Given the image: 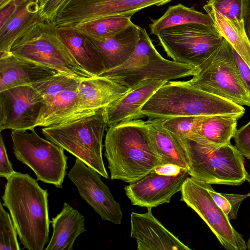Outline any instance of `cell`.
Masks as SVG:
<instances>
[{"label":"cell","instance_id":"6da1fadb","mask_svg":"<svg viewBox=\"0 0 250 250\" xmlns=\"http://www.w3.org/2000/svg\"><path fill=\"white\" fill-rule=\"evenodd\" d=\"M6 180L2 205L10 212L21 244L29 250H43L49 242L51 222L47 189L28 173L15 171Z\"/></svg>","mask_w":250,"mask_h":250},{"label":"cell","instance_id":"7a4b0ae2","mask_svg":"<svg viewBox=\"0 0 250 250\" xmlns=\"http://www.w3.org/2000/svg\"><path fill=\"white\" fill-rule=\"evenodd\" d=\"M104 147L112 180L130 183L165 165L151 141L146 121L141 119L109 127Z\"/></svg>","mask_w":250,"mask_h":250},{"label":"cell","instance_id":"3957f363","mask_svg":"<svg viewBox=\"0 0 250 250\" xmlns=\"http://www.w3.org/2000/svg\"><path fill=\"white\" fill-rule=\"evenodd\" d=\"M148 119L177 116L231 115L241 118L243 106L197 88L188 81H168L151 96L141 110Z\"/></svg>","mask_w":250,"mask_h":250},{"label":"cell","instance_id":"277c9868","mask_svg":"<svg viewBox=\"0 0 250 250\" xmlns=\"http://www.w3.org/2000/svg\"><path fill=\"white\" fill-rule=\"evenodd\" d=\"M107 127L104 107L78 119L44 127L42 133L46 139L108 179L102 156L103 139Z\"/></svg>","mask_w":250,"mask_h":250},{"label":"cell","instance_id":"5b68a950","mask_svg":"<svg viewBox=\"0 0 250 250\" xmlns=\"http://www.w3.org/2000/svg\"><path fill=\"white\" fill-rule=\"evenodd\" d=\"M190 176L210 184L239 186L246 180L244 158L231 144L215 146L193 136L179 138Z\"/></svg>","mask_w":250,"mask_h":250},{"label":"cell","instance_id":"8992f818","mask_svg":"<svg viewBox=\"0 0 250 250\" xmlns=\"http://www.w3.org/2000/svg\"><path fill=\"white\" fill-rule=\"evenodd\" d=\"M11 52L79 80L93 77L77 63L51 22L41 20L32 26L15 41Z\"/></svg>","mask_w":250,"mask_h":250},{"label":"cell","instance_id":"52a82bcc","mask_svg":"<svg viewBox=\"0 0 250 250\" xmlns=\"http://www.w3.org/2000/svg\"><path fill=\"white\" fill-rule=\"evenodd\" d=\"M197 67L196 73L188 81L192 85L237 104L250 106V89L241 78L232 47L225 39Z\"/></svg>","mask_w":250,"mask_h":250},{"label":"cell","instance_id":"ba28073f","mask_svg":"<svg viewBox=\"0 0 250 250\" xmlns=\"http://www.w3.org/2000/svg\"><path fill=\"white\" fill-rule=\"evenodd\" d=\"M30 131H11L15 157L33 171L37 180L62 188L68 168L64 149L40 137L34 129Z\"/></svg>","mask_w":250,"mask_h":250},{"label":"cell","instance_id":"9c48e42d","mask_svg":"<svg viewBox=\"0 0 250 250\" xmlns=\"http://www.w3.org/2000/svg\"><path fill=\"white\" fill-rule=\"evenodd\" d=\"M173 61L198 67L223 40L215 27L189 23L166 28L156 36Z\"/></svg>","mask_w":250,"mask_h":250},{"label":"cell","instance_id":"30bf717a","mask_svg":"<svg viewBox=\"0 0 250 250\" xmlns=\"http://www.w3.org/2000/svg\"><path fill=\"white\" fill-rule=\"evenodd\" d=\"M181 200L194 210L205 221L227 250H246L242 235L231 226L226 215L216 205L204 182L191 176L183 183Z\"/></svg>","mask_w":250,"mask_h":250},{"label":"cell","instance_id":"8fae6325","mask_svg":"<svg viewBox=\"0 0 250 250\" xmlns=\"http://www.w3.org/2000/svg\"><path fill=\"white\" fill-rule=\"evenodd\" d=\"M188 175L186 169L165 164L129 183L124 189L133 205L152 208L168 203L172 196L181 190Z\"/></svg>","mask_w":250,"mask_h":250},{"label":"cell","instance_id":"7c38bea8","mask_svg":"<svg viewBox=\"0 0 250 250\" xmlns=\"http://www.w3.org/2000/svg\"><path fill=\"white\" fill-rule=\"evenodd\" d=\"M81 80L58 73L31 85L43 98L37 127L57 125L74 113L78 103Z\"/></svg>","mask_w":250,"mask_h":250},{"label":"cell","instance_id":"4fadbf2b","mask_svg":"<svg viewBox=\"0 0 250 250\" xmlns=\"http://www.w3.org/2000/svg\"><path fill=\"white\" fill-rule=\"evenodd\" d=\"M173 0H66L53 23L56 27L75 26L95 19L132 16L148 7L165 5Z\"/></svg>","mask_w":250,"mask_h":250},{"label":"cell","instance_id":"5bb4252c","mask_svg":"<svg viewBox=\"0 0 250 250\" xmlns=\"http://www.w3.org/2000/svg\"><path fill=\"white\" fill-rule=\"evenodd\" d=\"M42 104V96L31 85L0 91V131L34 129Z\"/></svg>","mask_w":250,"mask_h":250},{"label":"cell","instance_id":"9a60e30c","mask_svg":"<svg viewBox=\"0 0 250 250\" xmlns=\"http://www.w3.org/2000/svg\"><path fill=\"white\" fill-rule=\"evenodd\" d=\"M81 198L101 216L103 220L120 224L123 213L119 203L96 171L77 158L68 173Z\"/></svg>","mask_w":250,"mask_h":250},{"label":"cell","instance_id":"2e32d148","mask_svg":"<svg viewBox=\"0 0 250 250\" xmlns=\"http://www.w3.org/2000/svg\"><path fill=\"white\" fill-rule=\"evenodd\" d=\"M197 70L196 66L167 60L160 54L138 67L124 70L111 69L99 76L108 78L130 88L143 80L168 82L193 76Z\"/></svg>","mask_w":250,"mask_h":250},{"label":"cell","instance_id":"e0dca14e","mask_svg":"<svg viewBox=\"0 0 250 250\" xmlns=\"http://www.w3.org/2000/svg\"><path fill=\"white\" fill-rule=\"evenodd\" d=\"M129 89L100 76L82 80L79 85L77 107L70 116L61 122L78 119L104 108L122 97Z\"/></svg>","mask_w":250,"mask_h":250},{"label":"cell","instance_id":"ac0fdd59","mask_svg":"<svg viewBox=\"0 0 250 250\" xmlns=\"http://www.w3.org/2000/svg\"><path fill=\"white\" fill-rule=\"evenodd\" d=\"M131 213L130 237L137 240L138 250H190L168 230L152 214Z\"/></svg>","mask_w":250,"mask_h":250},{"label":"cell","instance_id":"d6986e66","mask_svg":"<svg viewBox=\"0 0 250 250\" xmlns=\"http://www.w3.org/2000/svg\"><path fill=\"white\" fill-rule=\"evenodd\" d=\"M167 82L145 80L130 88L122 97L105 107L107 127L144 118L142 108L155 91Z\"/></svg>","mask_w":250,"mask_h":250},{"label":"cell","instance_id":"ffe728a7","mask_svg":"<svg viewBox=\"0 0 250 250\" xmlns=\"http://www.w3.org/2000/svg\"><path fill=\"white\" fill-rule=\"evenodd\" d=\"M59 73L10 53L0 55V92L21 85H32Z\"/></svg>","mask_w":250,"mask_h":250},{"label":"cell","instance_id":"44dd1931","mask_svg":"<svg viewBox=\"0 0 250 250\" xmlns=\"http://www.w3.org/2000/svg\"><path fill=\"white\" fill-rule=\"evenodd\" d=\"M57 35L77 63L93 76L105 70L104 59L89 39L75 26L56 27Z\"/></svg>","mask_w":250,"mask_h":250},{"label":"cell","instance_id":"7402d4cb","mask_svg":"<svg viewBox=\"0 0 250 250\" xmlns=\"http://www.w3.org/2000/svg\"><path fill=\"white\" fill-rule=\"evenodd\" d=\"M140 29V26L132 22L111 36L99 39L87 37L100 52L105 70L119 67L129 59L139 41Z\"/></svg>","mask_w":250,"mask_h":250},{"label":"cell","instance_id":"603a6c76","mask_svg":"<svg viewBox=\"0 0 250 250\" xmlns=\"http://www.w3.org/2000/svg\"><path fill=\"white\" fill-rule=\"evenodd\" d=\"M51 223L53 233L45 250H73L76 238L86 231L84 216L66 203Z\"/></svg>","mask_w":250,"mask_h":250},{"label":"cell","instance_id":"cb8c5ba5","mask_svg":"<svg viewBox=\"0 0 250 250\" xmlns=\"http://www.w3.org/2000/svg\"><path fill=\"white\" fill-rule=\"evenodd\" d=\"M39 0H25L0 28V55L11 52L15 41L42 20Z\"/></svg>","mask_w":250,"mask_h":250},{"label":"cell","instance_id":"d4e9b609","mask_svg":"<svg viewBox=\"0 0 250 250\" xmlns=\"http://www.w3.org/2000/svg\"><path fill=\"white\" fill-rule=\"evenodd\" d=\"M146 121L151 141L164 164L175 165L188 171L187 153L179 138L165 128L161 120Z\"/></svg>","mask_w":250,"mask_h":250},{"label":"cell","instance_id":"484cf974","mask_svg":"<svg viewBox=\"0 0 250 250\" xmlns=\"http://www.w3.org/2000/svg\"><path fill=\"white\" fill-rule=\"evenodd\" d=\"M238 116L217 115L203 116L193 136L208 144L220 146L231 144L237 130Z\"/></svg>","mask_w":250,"mask_h":250},{"label":"cell","instance_id":"4316f807","mask_svg":"<svg viewBox=\"0 0 250 250\" xmlns=\"http://www.w3.org/2000/svg\"><path fill=\"white\" fill-rule=\"evenodd\" d=\"M211 18L215 28L250 68V41L243 21L229 20L218 13L211 6L203 7Z\"/></svg>","mask_w":250,"mask_h":250},{"label":"cell","instance_id":"83f0119b","mask_svg":"<svg viewBox=\"0 0 250 250\" xmlns=\"http://www.w3.org/2000/svg\"><path fill=\"white\" fill-rule=\"evenodd\" d=\"M198 23L215 27L214 23L208 14L196 10L182 4L170 6L160 18L151 19L149 24L150 33L156 36L163 30L175 26Z\"/></svg>","mask_w":250,"mask_h":250},{"label":"cell","instance_id":"f1b7e54d","mask_svg":"<svg viewBox=\"0 0 250 250\" xmlns=\"http://www.w3.org/2000/svg\"><path fill=\"white\" fill-rule=\"evenodd\" d=\"M131 16L106 17L87 21L75 26L88 37L99 39L113 36L129 25Z\"/></svg>","mask_w":250,"mask_h":250},{"label":"cell","instance_id":"f546056e","mask_svg":"<svg viewBox=\"0 0 250 250\" xmlns=\"http://www.w3.org/2000/svg\"><path fill=\"white\" fill-rule=\"evenodd\" d=\"M159 54L146 29L141 27L139 41L133 54L123 65L113 69L124 70L138 67Z\"/></svg>","mask_w":250,"mask_h":250},{"label":"cell","instance_id":"4dcf8cb0","mask_svg":"<svg viewBox=\"0 0 250 250\" xmlns=\"http://www.w3.org/2000/svg\"><path fill=\"white\" fill-rule=\"evenodd\" d=\"M204 184L208 193L228 219L229 221L236 219L241 204L250 196V192L245 194L221 193L215 191L211 184L205 182Z\"/></svg>","mask_w":250,"mask_h":250},{"label":"cell","instance_id":"1f68e13d","mask_svg":"<svg viewBox=\"0 0 250 250\" xmlns=\"http://www.w3.org/2000/svg\"><path fill=\"white\" fill-rule=\"evenodd\" d=\"M18 233L10 215L0 202V250H20Z\"/></svg>","mask_w":250,"mask_h":250},{"label":"cell","instance_id":"d6a6232c","mask_svg":"<svg viewBox=\"0 0 250 250\" xmlns=\"http://www.w3.org/2000/svg\"><path fill=\"white\" fill-rule=\"evenodd\" d=\"M203 116H177L161 120L163 126L178 137L193 134Z\"/></svg>","mask_w":250,"mask_h":250},{"label":"cell","instance_id":"836d02e7","mask_svg":"<svg viewBox=\"0 0 250 250\" xmlns=\"http://www.w3.org/2000/svg\"><path fill=\"white\" fill-rule=\"evenodd\" d=\"M207 4L229 20L243 21V0H207Z\"/></svg>","mask_w":250,"mask_h":250},{"label":"cell","instance_id":"e575fe53","mask_svg":"<svg viewBox=\"0 0 250 250\" xmlns=\"http://www.w3.org/2000/svg\"><path fill=\"white\" fill-rule=\"evenodd\" d=\"M233 139L235 146L244 156L250 160V121L237 129Z\"/></svg>","mask_w":250,"mask_h":250},{"label":"cell","instance_id":"d590c367","mask_svg":"<svg viewBox=\"0 0 250 250\" xmlns=\"http://www.w3.org/2000/svg\"><path fill=\"white\" fill-rule=\"evenodd\" d=\"M66 0H42L40 2V17L42 21L53 22Z\"/></svg>","mask_w":250,"mask_h":250},{"label":"cell","instance_id":"8d00e7d4","mask_svg":"<svg viewBox=\"0 0 250 250\" xmlns=\"http://www.w3.org/2000/svg\"><path fill=\"white\" fill-rule=\"evenodd\" d=\"M0 176L6 179L15 171L8 159L1 134L0 136Z\"/></svg>","mask_w":250,"mask_h":250},{"label":"cell","instance_id":"74e56055","mask_svg":"<svg viewBox=\"0 0 250 250\" xmlns=\"http://www.w3.org/2000/svg\"><path fill=\"white\" fill-rule=\"evenodd\" d=\"M25 0H13L0 8V28L4 25Z\"/></svg>","mask_w":250,"mask_h":250},{"label":"cell","instance_id":"f35d334b","mask_svg":"<svg viewBox=\"0 0 250 250\" xmlns=\"http://www.w3.org/2000/svg\"><path fill=\"white\" fill-rule=\"evenodd\" d=\"M232 50L235 62L241 78L250 89V68L232 48Z\"/></svg>","mask_w":250,"mask_h":250},{"label":"cell","instance_id":"ab89813d","mask_svg":"<svg viewBox=\"0 0 250 250\" xmlns=\"http://www.w3.org/2000/svg\"><path fill=\"white\" fill-rule=\"evenodd\" d=\"M242 19L245 31L250 41V0H243Z\"/></svg>","mask_w":250,"mask_h":250},{"label":"cell","instance_id":"60d3db41","mask_svg":"<svg viewBox=\"0 0 250 250\" xmlns=\"http://www.w3.org/2000/svg\"><path fill=\"white\" fill-rule=\"evenodd\" d=\"M246 180L248 181V182L250 184V175H249V174H248L247 175ZM247 250H250V236L249 239V240L248 241V243L247 244Z\"/></svg>","mask_w":250,"mask_h":250},{"label":"cell","instance_id":"b9f144b4","mask_svg":"<svg viewBox=\"0 0 250 250\" xmlns=\"http://www.w3.org/2000/svg\"><path fill=\"white\" fill-rule=\"evenodd\" d=\"M13 0H0V8L3 7Z\"/></svg>","mask_w":250,"mask_h":250},{"label":"cell","instance_id":"7bdbcfd3","mask_svg":"<svg viewBox=\"0 0 250 250\" xmlns=\"http://www.w3.org/2000/svg\"><path fill=\"white\" fill-rule=\"evenodd\" d=\"M42 0H39V1L41 2Z\"/></svg>","mask_w":250,"mask_h":250}]
</instances>
